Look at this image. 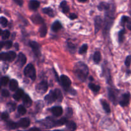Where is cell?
<instances>
[{
	"mask_svg": "<svg viewBox=\"0 0 131 131\" xmlns=\"http://www.w3.org/2000/svg\"><path fill=\"white\" fill-rule=\"evenodd\" d=\"M115 11H116V6L114 4H112L111 8L109 10L105 11V16L103 24V35L105 37L109 35L110 29L112 26L113 25Z\"/></svg>",
	"mask_w": 131,
	"mask_h": 131,
	"instance_id": "obj_1",
	"label": "cell"
},
{
	"mask_svg": "<svg viewBox=\"0 0 131 131\" xmlns=\"http://www.w3.org/2000/svg\"><path fill=\"white\" fill-rule=\"evenodd\" d=\"M74 73L75 77L81 82H85L89 74V69L85 63L79 61L76 63L74 68Z\"/></svg>",
	"mask_w": 131,
	"mask_h": 131,
	"instance_id": "obj_2",
	"label": "cell"
},
{
	"mask_svg": "<svg viewBox=\"0 0 131 131\" xmlns=\"http://www.w3.org/2000/svg\"><path fill=\"white\" fill-rule=\"evenodd\" d=\"M38 122L42 124L46 129H52L56 127H59L58 120H55L54 118L50 117V116L46 118L43 120H39Z\"/></svg>",
	"mask_w": 131,
	"mask_h": 131,
	"instance_id": "obj_3",
	"label": "cell"
},
{
	"mask_svg": "<svg viewBox=\"0 0 131 131\" xmlns=\"http://www.w3.org/2000/svg\"><path fill=\"white\" fill-rule=\"evenodd\" d=\"M24 74L26 77L31 79L33 81H35L37 78L36 70L33 64L29 63L26 66L24 69Z\"/></svg>",
	"mask_w": 131,
	"mask_h": 131,
	"instance_id": "obj_4",
	"label": "cell"
},
{
	"mask_svg": "<svg viewBox=\"0 0 131 131\" xmlns=\"http://www.w3.org/2000/svg\"><path fill=\"white\" fill-rule=\"evenodd\" d=\"M60 84H61V86H62V88H63L65 92H69V90L71 88V84H72V81L70 79V78L66 75H61L60 76Z\"/></svg>",
	"mask_w": 131,
	"mask_h": 131,
	"instance_id": "obj_5",
	"label": "cell"
},
{
	"mask_svg": "<svg viewBox=\"0 0 131 131\" xmlns=\"http://www.w3.org/2000/svg\"><path fill=\"white\" fill-rule=\"evenodd\" d=\"M118 93V90L114 89V88H111V87L107 88V96H108V99L115 106L117 104Z\"/></svg>",
	"mask_w": 131,
	"mask_h": 131,
	"instance_id": "obj_6",
	"label": "cell"
},
{
	"mask_svg": "<svg viewBox=\"0 0 131 131\" xmlns=\"http://www.w3.org/2000/svg\"><path fill=\"white\" fill-rule=\"evenodd\" d=\"M17 54L15 51H8V52H3L0 54V59L2 61H13L15 60Z\"/></svg>",
	"mask_w": 131,
	"mask_h": 131,
	"instance_id": "obj_7",
	"label": "cell"
},
{
	"mask_svg": "<svg viewBox=\"0 0 131 131\" xmlns=\"http://www.w3.org/2000/svg\"><path fill=\"white\" fill-rule=\"evenodd\" d=\"M107 61H105L104 63L102 65V76L104 77L106 79V81H107V84H109L110 85H112L113 82H112V78H111V71H110V69L108 68V67L107 66V64H106Z\"/></svg>",
	"mask_w": 131,
	"mask_h": 131,
	"instance_id": "obj_8",
	"label": "cell"
},
{
	"mask_svg": "<svg viewBox=\"0 0 131 131\" xmlns=\"http://www.w3.org/2000/svg\"><path fill=\"white\" fill-rule=\"evenodd\" d=\"M29 46L31 48L32 51L34 53L35 56L37 58L40 57L42 52H41V47L38 42L35 41H29Z\"/></svg>",
	"mask_w": 131,
	"mask_h": 131,
	"instance_id": "obj_9",
	"label": "cell"
},
{
	"mask_svg": "<svg viewBox=\"0 0 131 131\" xmlns=\"http://www.w3.org/2000/svg\"><path fill=\"white\" fill-rule=\"evenodd\" d=\"M49 88V84L47 81L43 80L40 82L35 87V90L37 93L40 94H44L47 92Z\"/></svg>",
	"mask_w": 131,
	"mask_h": 131,
	"instance_id": "obj_10",
	"label": "cell"
},
{
	"mask_svg": "<svg viewBox=\"0 0 131 131\" xmlns=\"http://www.w3.org/2000/svg\"><path fill=\"white\" fill-rule=\"evenodd\" d=\"M104 20L102 17L100 15L95 16L94 18V26H95V34H97L99 31L103 27Z\"/></svg>",
	"mask_w": 131,
	"mask_h": 131,
	"instance_id": "obj_11",
	"label": "cell"
},
{
	"mask_svg": "<svg viewBox=\"0 0 131 131\" xmlns=\"http://www.w3.org/2000/svg\"><path fill=\"white\" fill-rule=\"evenodd\" d=\"M44 101L47 104H51L57 101V98H56L54 90H51L48 94L45 96Z\"/></svg>",
	"mask_w": 131,
	"mask_h": 131,
	"instance_id": "obj_12",
	"label": "cell"
},
{
	"mask_svg": "<svg viewBox=\"0 0 131 131\" xmlns=\"http://www.w3.org/2000/svg\"><path fill=\"white\" fill-rule=\"evenodd\" d=\"M27 62V58L23 52H19L17 56L16 61H15V65L19 67L22 68L24 65H26Z\"/></svg>",
	"mask_w": 131,
	"mask_h": 131,
	"instance_id": "obj_13",
	"label": "cell"
},
{
	"mask_svg": "<svg viewBox=\"0 0 131 131\" xmlns=\"http://www.w3.org/2000/svg\"><path fill=\"white\" fill-rule=\"evenodd\" d=\"M129 101H130V93H125L122 95L121 99L119 101V104L122 107H126L129 105Z\"/></svg>",
	"mask_w": 131,
	"mask_h": 131,
	"instance_id": "obj_14",
	"label": "cell"
},
{
	"mask_svg": "<svg viewBox=\"0 0 131 131\" xmlns=\"http://www.w3.org/2000/svg\"><path fill=\"white\" fill-rule=\"evenodd\" d=\"M31 20L35 24H42L44 23V19L41 17L39 14H35L31 16Z\"/></svg>",
	"mask_w": 131,
	"mask_h": 131,
	"instance_id": "obj_15",
	"label": "cell"
},
{
	"mask_svg": "<svg viewBox=\"0 0 131 131\" xmlns=\"http://www.w3.org/2000/svg\"><path fill=\"white\" fill-rule=\"evenodd\" d=\"M51 113L55 116V117H59V116H61L63 114V108L61 106H56L52 107L51 108L49 109Z\"/></svg>",
	"mask_w": 131,
	"mask_h": 131,
	"instance_id": "obj_16",
	"label": "cell"
},
{
	"mask_svg": "<svg viewBox=\"0 0 131 131\" xmlns=\"http://www.w3.org/2000/svg\"><path fill=\"white\" fill-rule=\"evenodd\" d=\"M18 124L19 125V127L26 129V128H28L30 125V120L28 118H23L19 120Z\"/></svg>",
	"mask_w": 131,
	"mask_h": 131,
	"instance_id": "obj_17",
	"label": "cell"
},
{
	"mask_svg": "<svg viewBox=\"0 0 131 131\" xmlns=\"http://www.w3.org/2000/svg\"><path fill=\"white\" fill-rule=\"evenodd\" d=\"M67 49L68 51H69L70 54H74L76 52V50H77V46L76 44L73 43L72 42L70 41L69 40H68L67 41Z\"/></svg>",
	"mask_w": 131,
	"mask_h": 131,
	"instance_id": "obj_18",
	"label": "cell"
},
{
	"mask_svg": "<svg viewBox=\"0 0 131 131\" xmlns=\"http://www.w3.org/2000/svg\"><path fill=\"white\" fill-rule=\"evenodd\" d=\"M40 3L37 0H30L28 3V6H29V8L31 10H33V11H35L37 9L39 8Z\"/></svg>",
	"mask_w": 131,
	"mask_h": 131,
	"instance_id": "obj_19",
	"label": "cell"
},
{
	"mask_svg": "<svg viewBox=\"0 0 131 131\" xmlns=\"http://www.w3.org/2000/svg\"><path fill=\"white\" fill-rule=\"evenodd\" d=\"M112 4L107 2H101L97 6V8L99 11H106L111 8Z\"/></svg>",
	"mask_w": 131,
	"mask_h": 131,
	"instance_id": "obj_20",
	"label": "cell"
},
{
	"mask_svg": "<svg viewBox=\"0 0 131 131\" xmlns=\"http://www.w3.org/2000/svg\"><path fill=\"white\" fill-rule=\"evenodd\" d=\"M24 95V90L21 88L17 89L15 91V93L13 95V98L14 100L17 101H19L20 99H23V96Z\"/></svg>",
	"mask_w": 131,
	"mask_h": 131,
	"instance_id": "obj_21",
	"label": "cell"
},
{
	"mask_svg": "<svg viewBox=\"0 0 131 131\" xmlns=\"http://www.w3.org/2000/svg\"><path fill=\"white\" fill-rule=\"evenodd\" d=\"M62 24H61V22L59 21V20H55L53 23L51 25V30L53 32H58V31H60V29L62 28Z\"/></svg>",
	"mask_w": 131,
	"mask_h": 131,
	"instance_id": "obj_22",
	"label": "cell"
},
{
	"mask_svg": "<svg viewBox=\"0 0 131 131\" xmlns=\"http://www.w3.org/2000/svg\"><path fill=\"white\" fill-rule=\"evenodd\" d=\"M60 8L61 9V12H62L63 14H67L70 12V7H69V6L68 5L67 2L65 0H63V1H62L60 3Z\"/></svg>",
	"mask_w": 131,
	"mask_h": 131,
	"instance_id": "obj_23",
	"label": "cell"
},
{
	"mask_svg": "<svg viewBox=\"0 0 131 131\" xmlns=\"http://www.w3.org/2000/svg\"><path fill=\"white\" fill-rule=\"evenodd\" d=\"M18 86H19V83L16 79H12L10 80V83H9V89L10 91L15 92L18 89Z\"/></svg>",
	"mask_w": 131,
	"mask_h": 131,
	"instance_id": "obj_24",
	"label": "cell"
},
{
	"mask_svg": "<svg viewBox=\"0 0 131 131\" xmlns=\"http://www.w3.org/2000/svg\"><path fill=\"white\" fill-rule=\"evenodd\" d=\"M23 102L24 106L27 107H29L30 106H31L32 103H33L31 99L30 98V97L28 94H25L23 96Z\"/></svg>",
	"mask_w": 131,
	"mask_h": 131,
	"instance_id": "obj_25",
	"label": "cell"
},
{
	"mask_svg": "<svg viewBox=\"0 0 131 131\" xmlns=\"http://www.w3.org/2000/svg\"><path fill=\"white\" fill-rule=\"evenodd\" d=\"M6 126L8 129H10V130H14V129H16L19 127V124H18V122H13L12 120H8V121H6Z\"/></svg>",
	"mask_w": 131,
	"mask_h": 131,
	"instance_id": "obj_26",
	"label": "cell"
},
{
	"mask_svg": "<svg viewBox=\"0 0 131 131\" xmlns=\"http://www.w3.org/2000/svg\"><path fill=\"white\" fill-rule=\"evenodd\" d=\"M42 12L44 14H46V15H48L49 17H54L55 15L53 9L51 7L43 8L42 10Z\"/></svg>",
	"mask_w": 131,
	"mask_h": 131,
	"instance_id": "obj_27",
	"label": "cell"
},
{
	"mask_svg": "<svg viewBox=\"0 0 131 131\" xmlns=\"http://www.w3.org/2000/svg\"><path fill=\"white\" fill-rule=\"evenodd\" d=\"M129 24H131V20L130 18L128 16H126V15H123L121 17V20H120V25L124 27L125 25L128 26Z\"/></svg>",
	"mask_w": 131,
	"mask_h": 131,
	"instance_id": "obj_28",
	"label": "cell"
},
{
	"mask_svg": "<svg viewBox=\"0 0 131 131\" xmlns=\"http://www.w3.org/2000/svg\"><path fill=\"white\" fill-rule=\"evenodd\" d=\"M101 104L102 105V107L103 108V110H104L105 112L106 113H111V108H110V106L109 105V104L106 102V100L104 99H101Z\"/></svg>",
	"mask_w": 131,
	"mask_h": 131,
	"instance_id": "obj_29",
	"label": "cell"
},
{
	"mask_svg": "<svg viewBox=\"0 0 131 131\" xmlns=\"http://www.w3.org/2000/svg\"><path fill=\"white\" fill-rule=\"evenodd\" d=\"M39 33H40V36L42 38H43L46 36L47 33V26L45 23L42 24V26H40L39 29Z\"/></svg>",
	"mask_w": 131,
	"mask_h": 131,
	"instance_id": "obj_30",
	"label": "cell"
},
{
	"mask_svg": "<svg viewBox=\"0 0 131 131\" xmlns=\"http://www.w3.org/2000/svg\"><path fill=\"white\" fill-rule=\"evenodd\" d=\"M102 60V55L100 51H96L93 56V61L95 64H99Z\"/></svg>",
	"mask_w": 131,
	"mask_h": 131,
	"instance_id": "obj_31",
	"label": "cell"
},
{
	"mask_svg": "<svg viewBox=\"0 0 131 131\" xmlns=\"http://www.w3.org/2000/svg\"><path fill=\"white\" fill-rule=\"evenodd\" d=\"M125 29L123 28L120 31H119L118 33V42L119 44H121L124 40V38H125Z\"/></svg>",
	"mask_w": 131,
	"mask_h": 131,
	"instance_id": "obj_32",
	"label": "cell"
},
{
	"mask_svg": "<svg viewBox=\"0 0 131 131\" xmlns=\"http://www.w3.org/2000/svg\"><path fill=\"white\" fill-rule=\"evenodd\" d=\"M13 46V42L12 40L1 41V49L5 47L6 49H9Z\"/></svg>",
	"mask_w": 131,
	"mask_h": 131,
	"instance_id": "obj_33",
	"label": "cell"
},
{
	"mask_svg": "<svg viewBox=\"0 0 131 131\" xmlns=\"http://www.w3.org/2000/svg\"><path fill=\"white\" fill-rule=\"evenodd\" d=\"M88 88L93 92V93H98L101 90V86L99 85L94 84L93 83H90L88 84Z\"/></svg>",
	"mask_w": 131,
	"mask_h": 131,
	"instance_id": "obj_34",
	"label": "cell"
},
{
	"mask_svg": "<svg viewBox=\"0 0 131 131\" xmlns=\"http://www.w3.org/2000/svg\"><path fill=\"white\" fill-rule=\"evenodd\" d=\"M66 127L71 130H75L77 129V125L74 121H67L65 124Z\"/></svg>",
	"mask_w": 131,
	"mask_h": 131,
	"instance_id": "obj_35",
	"label": "cell"
},
{
	"mask_svg": "<svg viewBox=\"0 0 131 131\" xmlns=\"http://www.w3.org/2000/svg\"><path fill=\"white\" fill-rule=\"evenodd\" d=\"M55 93H56V98H57V101L58 102H62L63 99V97L62 93H61V91L58 88H56L54 90Z\"/></svg>",
	"mask_w": 131,
	"mask_h": 131,
	"instance_id": "obj_36",
	"label": "cell"
},
{
	"mask_svg": "<svg viewBox=\"0 0 131 131\" xmlns=\"http://www.w3.org/2000/svg\"><path fill=\"white\" fill-rule=\"evenodd\" d=\"M6 107H7V110H8L10 112H14V111H15V109L17 107L16 104L14 103V102H8V103L6 104Z\"/></svg>",
	"mask_w": 131,
	"mask_h": 131,
	"instance_id": "obj_37",
	"label": "cell"
},
{
	"mask_svg": "<svg viewBox=\"0 0 131 131\" xmlns=\"http://www.w3.org/2000/svg\"><path fill=\"white\" fill-rule=\"evenodd\" d=\"M88 46L87 43H84L83 45H82L81 47L79 48V54H84L86 53L87 51H88Z\"/></svg>",
	"mask_w": 131,
	"mask_h": 131,
	"instance_id": "obj_38",
	"label": "cell"
},
{
	"mask_svg": "<svg viewBox=\"0 0 131 131\" xmlns=\"http://www.w3.org/2000/svg\"><path fill=\"white\" fill-rule=\"evenodd\" d=\"M18 113L20 115H24L26 113V108L23 105H19L17 107Z\"/></svg>",
	"mask_w": 131,
	"mask_h": 131,
	"instance_id": "obj_39",
	"label": "cell"
},
{
	"mask_svg": "<svg viewBox=\"0 0 131 131\" xmlns=\"http://www.w3.org/2000/svg\"><path fill=\"white\" fill-rule=\"evenodd\" d=\"M1 38L3 40H6L9 38L10 36V32L8 30H4L1 31Z\"/></svg>",
	"mask_w": 131,
	"mask_h": 131,
	"instance_id": "obj_40",
	"label": "cell"
},
{
	"mask_svg": "<svg viewBox=\"0 0 131 131\" xmlns=\"http://www.w3.org/2000/svg\"><path fill=\"white\" fill-rule=\"evenodd\" d=\"M0 23H1V25L3 28H5L8 26V19H6L5 17H1L0 18Z\"/></svg>",
	"mask_w": 131,
	"mask_h": 131,
	"instance_id": "obj_41",
	"label": "cell"
},
{
	"mask_svg": "<svg viewBox=\"0 0 131 131\" xmlns=\"http://www.w3.org/2000/svg\"><path fill=\"white\" fill-rule=\"evenodd\" d=\"M9 78L7 76H3L1 79V85L2 86H6L9 82Z\"/></svg>",
	"mask_w": 131,
	"mask_h": 131,
	"instance_id": "obj_42",
	"label": "cell"
},
{
	"mask_svg": "<svg viewBox=\"0 0 131 131\" xmlns=\"http://www.w3.org/2000/svg\"><path fill=\"white\" fill-rule=\"evenodd\" d=\"M73 115V110L71 107H67L66 109V114H65V116L66 118H70Z\"/></svg>",
	"mask_w": 131,
	"mask_h": 131,
	"instance_id": "obj_43",
	"label": "cell"
},
{
	"mask_svg": "<svg viewBox=\"0 0 131 131\" xmlns=\"http://www.w3.org/2000/svg\"><path fill=\"white\" fill-rule=\"evenodd\" d=\"M131 64V55H129L126 57L125 60V66L129 67Z\"/></svg>",
	"mask_w": 131,
	"mask_h": 131,
	"instance_id": "obj_44",
	"label": "cell"
},
{
	"mask_svg": "<svg viewBox=\"0 0 131 131\" xmlns=\"http://www.w3.org/2000/svg\"><path fill=\"white\" fill-rule=\"evenodd\" d=\"M1 96L3 97H10V92L6 89H2V90H1Z\"/></svg>",
	"mask_w": 131,
	"mask_h": 131,
	"instance_id": "obj_45",
	"label": "cell"
},
{
	"mask_svg": "<svg viewBox=\"0 0 131 131\" xmlns=\"http://www.w3.org/2000/svg\"><path fill=\"white\" fill-rule=\"evenodd\" d=\"M8 118H9V114L7 112L5 111V112H3L2 113H1V120L6 121V120L8 119Z\"/></svg>",
	"mask_w": 131,
	"mask_h": 131,
	"instance_id": "obj_46",
	"label": "cell"
},
{
	"mask_svg": "<svg viewBox=\"0 0 131 131\" xmlns=\"http://www.w3.org/2000/svg\"><path fill=\"white\" fill-rule=\"evenodd\" d=\"M69 18L70 20H75V19L78 18V15L75 14V13H72V14H70V15H69Z\"/></svg>",
	"mask_w": 131,
	"mask_h": 131,
	"instance_id": "obj_47",
	"label": "cell"
},
{
	"mask_svg": "<svg viewBox=\"0 0 131 131\" xmlns=\"http://www.w3.org/2000/svg\"><path fill=\"white\" fill-rule=\"evenodd\" d=\"M68 93H70V95H73V96H75L77 95L76 90L72 88H70V89L69 90V92H68Z\"/></svg>",
	"mask_w": 131,
	"mask_h": 131,
	"instance_id": "obj_48",
	"label": "cell"
},
{
	"mask_svg": "<svg viewBox=\"0 0 131 131\" xmlns=\"http://www.w3.org/2000/svg\"><path fill=\"white\" fill-rule=\"evenodd\" d=\"M17 5H18L19 6H22L23 5V0H13Z\"/></svg>",
	"mask_w": 131,
	"mask_h": 131,
	"instance_id": "obj_49",
	"label": "cell"
},
{
	"mask_svg": "<svg viewBox=\"0 0 131 131\" xmlns=\"http://www.w3.org/2000/svg\"><path fill=\"white\" fill-rule=\"evenodd\" d=\"M53 72H54V75H55V78H56V81H57L58 82V83H60V78H59L58 75V73L56 72V70H54V69H53Z\"/></svg>",
	"mask_w": 131,
	"mask_h": 131,
	"instance_id": "obj_50",
	"label": "cell"
},
{
	"mask_svg": "<svg viewBox=\"0 0 131 131\" xmlns=\"http://www.w3.org/2000/svg\"><path fill=\"white\" fill-rule=\"evenodd\" d=\"M29 130H40V129L37 127H32L29 129Z\"/></svg>",
	"mask_w": 131,
	"mask_h": 131,
	"instance_id": "obj_51",
	"label": "cell"
},
{
	"mask_svg": "<svg viewBox=\"0 0 131 131\" xmlns=\"http://www.w3.org/2000/svg\"><path fill=\"white\" fill-rule=\"evenodd\" d=\"M87 1H88V0H78V2H80V3H85Z\"/></svg>",
	"mask_w": 131,
	"mask_h": 131,
	"instance_id": "obj_52",
	"label": "cell"
},
{
	"mask_svg": "<svg viewBox=\"0 0 131 131\" xmlns=\"http://www.w3.org/2000/svg\"><path fill=\"white\" fill-rule=\"evenodd\" d=\"M15 47H16V50H19V45L17 43H15Z\"/></svg>",
	"mask_w": 131,
	"mask_h": 131,
	"instance_id": "obj_53",
	"label": "cell"
},
{
	"mask_svg": "<svg viewBox=\"0 0 131 131\" xmlns=\"http://www.w3.org/2000/svg\"><path fill=\"white\" fill-rule=\"evenodd\" d=\"M90 81H93V77H92V76L90 77Z\"/></svg>",
	"mask_w": 131,
	"mask_h": 131,
	"instance_id": "obj_54",
	"label": "cell"
}]
</instances>
